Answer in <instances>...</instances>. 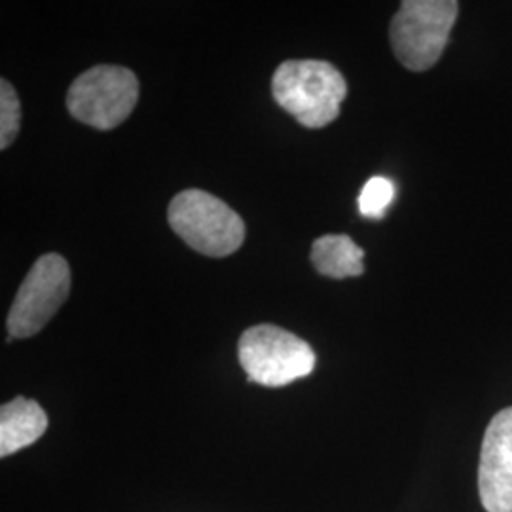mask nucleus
<instances>
[{"instance_id":"obj_1","label":"nucleus","mask_w":512,"mask_h":512,"mask_svg":"<svg viewBox=\"0 0 512 512\" xmlns=\"http://www.w3.org/2000/svg\"><path fill=\"white\" fill-rule=\"evenodd\" d=\"M272 93L277 105L287 110L298 124L319 129L338 118L348 95V84L327 61L291 59L275 69Z\"/></svg>"},{"instance_id":"obj_2","label":"nucleus","mask_w":512,"mask_h":512,"mask_svg":"<svg viewBox=\"0 0 512 512\" xmlns=\"http://www.w3.org/2000/svg\"><path fill=\"white\" fill-rule=\"evenodd\" d=\"M458 14L456 0H404L389 25L393 54L404 69L423 73L439 61Z\"/></svg>"},{"instance_id":"obj_3","label":"nucleus","mask_w":512,"mask_h":512,"mask_svg":"<svg viewBox=\"0 0 512 512\" xmlns=\"http://www.w3.org/2000/svg\"><path fill=\"white\" fill-rule=\"evenodd\" d=\"M167 219L188 247L205 256L232 255L245 239V224L238 213L217 196L198 188L177 194L169 203Z\"/></svg>"},{"instance_id":"obj_4","label":"nucleus","mask_w":512,"mask_h":512,"mask_svg":"<svg viewBox=\"0 0 512 512\" xmlns=\"http://www.w3.org/2000/svg\"><path fill=\"white\" fill-rule=\"evenodd\" d=\"M239 365L247 380L264 387H283L310 376L315 353L308 342L275 325H256L239 338Z\"/></svg>"},{"instance_id":"obj_5","label":"nucleus","mask_w":512,"mask_h":512,"mask_svg":"<svg viewBox=\"0 0 512 512\" xmlns=\"http://www.w3.org/2000/svg\"><path fill=\"white\" fill-rule=\"evenodd\" d=\"M137 101V76L118 65L93 67L80 74L67 92V109L73 118L99 131H109L126 122Z\"/></svg>"},{"instance_id":"obj_6","label":"nucleus","mask_w":512,"mask_h":512,"mask_svg":"<svg viewBox=\"0 0 512 512\" xmlns=\"http://www.w3.org/2000/svg\"><path fill=\"white\" fill-rule=\"evenodd\" d=\"M71 293L69 262L57 253L40 256L12 302L6 325L12 338H31L44 329Z\"/></svg>"},{"instance_id":"obj_7","label":"nucleus","mask_w":512,"mask_h":512,"mask_svg":"<svg viewBox=\"0 0 512 512\" xmlns=\"http://www.w3.org/2000/svg\"><path fill=\"white\" fill-rule=\"evenodd\" d=\"M478 492L488 512H512V406L497 412L482 440Z\"/></svg>"},{"instance_id":"obj_8","label":"nucleus","mask_w":512,"mask_h":512,"mask_svg":"<svg viewBox=\"0 0 512 512\" xmlns=\"http://www.w3.org/2000/svg\"><path fill=\"white\" fill-rule=\"evenodd\" d=\"M48 429L44 408L31 399L16 397L0 408V456L8 458L35 444Z\"/></svg>"},{"instance_id":"obj_9","label":"nucleus","mask_w":512,"mask_h":512,"mask_svg":"<svg viewBox=\"0 0 512 512\" xmlns=\"http://www.w3.org/2000/svg\"><path fill=\"white\" fill-rule=\"evenodd\" d=\"M363 256L365 251L346 234L321 236L311 245V262L315 270L332 279L363 275Z\"/></svg>"},{"instance_id":"obj_10","label":"nucleus","mask_w":512,"mask_h":512,"mask_svg":"<svg viewBox=\"0 0 512 512\" xmlns=\"http://www.w3.org/2000/svg\"><path fill=\"white\" fill-rule=\"evenodd\" d=\"M395 198V184L387 177L366 181L359 196V213L366 219H382Z\"/></svg>"},{"instance_id":"obj_11","label":"nucleus","mask_w":512,"mask_h":512,"mask_svg":"<svg viewBox=\"0 0 512 512\" xmlns=\"http://www.w3.org/2000/svg\"><path fill=\"white\" fill-rule=\"evenodd\" d=\"M21 126V105L14 86L8 80L0 82V148L6 150L18 137Z\"/></svg>"}]
</instances>
